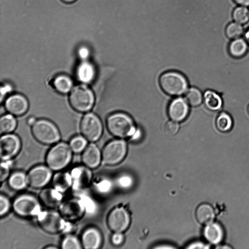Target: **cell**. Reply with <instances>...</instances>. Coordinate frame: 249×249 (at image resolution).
Here are the masks:
<instances>
[{
  "instance_id": "obj_1",
  "label": "cell",
  "mask_w": 249,
  "mask_h": 249,
  "mask_svg": "<svg viewBox=\"0 0 249 249\" xmlns=\"http://www.w3.org/2000/svg\"><path fill=\"white\" fill-rule=\"evenodd\" d=\"M106 125L109 133L119 138L137 139L140 134L131 117L122 112L109 115L107 118Z\"/></svg>"
},
{
  "instance_id": "obj_2",
  "label": "cell",
  "mask_w": 249,
  "mask_h": 249,
  "mask_svg": "<svg viewBox=\"0 0 249 249\" xmlns=\"http://www.w3.org/2000/svg\"><path fill=\"white\" fill-rule=\"evenodd\" d=\"M72 153L69 144L64 142H58L47 152L46 164L52 171H61L71 162Z\"/></svg>"
},
{
  "instance_id": "obj_3",
  "label": "cell",
  "mask_w": 249,
  "mask_h": 249,
  "mask_svg": "<svg viewBox=\"0 0 249 249\" xmlns=\"http://www.w3.org/2000/svg\"><path fill=\"white\" fill-rule=\"evenodd\" d=\"M36 219L40 227L50 234H57L71 229L68 221L58 212L53 210L41 211Z\"/></svg>"
},
{
  "instance_id": "obj_4",
  "label": "cell",
  "mask_w": 249,
  "mask_h": 249,
  "mask_svg": "<svg viewBox=\"0 0 249 249\" xmlns=\"http://www.w3.org/2000/svg\"><path fill=\"white\" fill-rule=\"evenodd\" d=\"M95 96L92 90L86 84L74 87L69 95V102L72 108L79 112H87L93 107Z\"/></svg>"
},
{
  "instance_id": "obj_5",
  "label": "cell",
  "mask_w": 249,
  "mask_h": 249,
  "mask_svg": "<svg viewBox=\"0 0 249 249\" xmlns=\"http://www.w3.org/2000/svg\"><path fill=\"white\" fill-rule=\"evenodd\" d=\"M161 89L167 94L178 97L187 90L188 81L181 73L175 71H167L162 74L159 79Z\"/></svg>"
},
{
  "instance_id": "obj_6",
  "label": "cell",
  "mask_w": 249,
  "mask_h": 249,
  "mask_svg": "<svg viewBox=\"0 0 249 249\" xmlns=\"http://www.w3.org/2000/svg\"><path fill=\"white\" fill-rule=\"evenodd\" d=\"M32 132L36 140L43 144H55L60 139V134L57 127L47 119L36 120L32 126Z\"/></svg>"
},
{
  "instance_id": "obj_7",
  "label": "cell",
  "mask_w": 249,
  "mask_h": 249,
  "mask_svg": "<svg viewBox=\"0 0 249 249\" xmlns=\"http://www.w3.org/2000/svg\"><path fill=\"white\" fill-rule=\"evenodd\" d=\"M39 199L31 194H24L14 200L12 207L15 213L22 217L37 216L42 211Z\"/></svg>"
},
{
  "instance_id": "obj_8",
  "label": "cell",
  "mask_w": 249,
  "mask_h": 249,
  "mask_svg": "<svg viewBox=\"0 0 249 249\" xmlns=\"http://www.w3.org/2000/svg\"><path fill=\"white\" fill-rule=\"evenodd\" d=\"M127 151L126 142L114 140L108 142L102 151V163L112 165L119 163L124 158Z\"/></svg>"
},
{
  "instance_id": "obj_9",
  "label": "cell",
  "mask_w": 249,
  "mask_h": 249,
  "mask_svg": "<svg viewBox=\"0 0 249 249\" xmlns=\"http://www.w3.org/2000/svg\"><path fill=\"white\" fill-rule=\"evenodd\" d=\"M80 128L82 135L89 141H98L103 132V124L99 117L94 113H86L82 118Z\"/></svg>"
},
{
  "instance_id": "obj_10",
  "label": "cell",
  "mask_w": 249,
  "mask_h": 249,
  "mask_svg": "<svg viewBox=\"0 0 249 249\" xmlns=\"http://www.w3.org/2000/svg\"><path fill=\"white\" fill-rule=\"evenodd\" d=\"M58 208V212L68 222L80 219L86 213V205L84 201L78 197L63 201Z\"/></svg>"
},
{
  "instance_id": "obj_11",
  "label": "cell",
  "mask_w": 249,
  "mask_h": 249,
  "mask_svg": "<svg viewBox=\"0 0 249 249\" xmlns=\"http://www.w3.org/2000/svg\"><path fill=\"white\" fill-rule=\"evenodd\" d=\"M52 171L47 165L34 167L26 174L28 185L35 189L44 188L52 180Z\"/></svg>"
},
{
  "instance_id": "obj_12",
  "label": "cell",
  "mask_w": 249,
  "mask_h": 249,
  "mask_svg": "<svg viewBox=\"0 0 249 249\" xmlns=\"http://www.w3.org/2000/svg\"><path fill=\"white\" fill-rule=\"evenodd\" d=\"M20 138L12 133L4 134L0 140V157L1 161L10 160L20 151Z\"/></svg>"
},
{
  "instance_id": "obj_13",
  "label": "cell",
  "mask_w": 249,
  "mask_h": 249,
  "mask_svg": "<svg viewBox=\"0 0 249 249\" xmlns=\"http://www.w3.org/2000/svg\"><path fill=\"white\" fill-rule=\"evenodd\" d=\"M130 218L127 211L123 207H116L108 214L107 224L114 232H122L128 227Z\"/></svg>"
},
{
  "instance_id": "obj_14",
  "label": "cell",
  "mask_w": 249,
  "mask_h": 249,
  "mask_svg": "<svg viewBox=\"0 0 249 249\" xmlns=\"http://www.w3.org/2000/svg\"><path fill=\"white\" fill-rule=\"evenodd\" d=\"M4 106L9 113L15 116H20L28 111L29 102L24 96L20 94H15L6 99Z\"/></svg>"
},
{
  "instance_id": "obj_15",
  "label": "cell",
  "mask_w": 249,
  "mask_h": 249,
  "mask_svg": "<svg viewBox=\"0 0 249 249\" xmlns=\"http://www.w3.org/2000/svg\"><path fill=\"white\" fill-rule=\"evenodd\" d=\"M169 118L176 122L184 121L188 116L189 111L188 103L186 100L177 97L170 103L168 107Z\"/></svg>"
},
{
  "instance_id": "obj_16",
  "label": "cell",
  "mask_w": 249,
  "mask_h": 249,
  "mask_svg": "<svg viewBox=\"0 0 249 249\" xmlns=\"http://www.w3.org/2000/svg\"><path fill=\"white\" fill-rule=\"evenodd\" d=\"M91 169L85 165L79 166L73 168L71 173L72 180V187L79 190L87 187L91 181L92 173Z\"/></svg>"
},
{
  "instance_id": "obj_17",
  "label": "cell",
  "mask_w": 249,
  "mask_h": 249,
  "mask_svg": "<svg viewBox=\"0 0 249 249\" xmlns=\"http://www.w3.org/2000/svg\"><path fill=\"white\" fill-rule=\"evenodd\" d=\"M82 161L84 165L92 169L102 163V152L93 142L88 144L82 152Z\"/></svg>"
},
{
  "instance_id": "obj_18",
  "label": "cell",
  "mask_w": 249,
  "mask_h": 249,
  "mask_svg": "<svg viewBox=\"0 0 249 249\" xmlns=\"http://www.w3.org/2000/svg\"><path fill=\"white\" fill-rule=\"evenodd\" d=\"M62 193L53 187L43 188L39 194L41 204L49 209L58 208L62 201Z\"/></svg>"
},
{
  "instance_id": "obj_19",
  "label": "cell",
  "mask_w": 249,
  "mask_h": 249,
  "mask_svg": "<svg viewBox=\"0 0 249 249\" xmlns=\"http://www.w3.org/2000/svg\"><path fill=\"white\" fill-rule=\"evenodd\" d=\"M81 242L84 249H98L101 246L102 242L101 233L98 229L95 227H89L83 231Z\"/></svg>"
},
{
  "instance_id": "obj_20",
  "label": "cell",
  "mask_w": 249,
  "mask_h": 249,
  "mask_svg": "<svg viewBox=\"0 0 249 249\" xmlns=\"http://www.w3.org/2000/svg\"><path fill=\"white\" fill-rule=\"evenodd\" d=\"M95 69L89 62L83 60L77 66L76 75L77 79L82 84L91 83L95 76Z\"/></svg>"
},
{
  "instance_id": "obj_21",
  "label": "cell",
  "mask_w": 249,
  "mask_h": 249,
  "mask_svg": "<svg viewBox=\"0 0 249 249\" xmlns=\"http://www.w3.org/2000/svg\"><path fill=\"white\" fill-rule=\"evenodd\" d=\"M53 187L61 193L67 192L72 185L70 173L57 171L52 179Z\"/></svg>"
},
{
  "instance_id": "obj_22",
  "label": "cell",
  "mask_w": 249,
  "mask_h": 249,
  "mask_svg": "<svg viewBox=\"0 0 249 249\" xmlns=\"http://www.w3.org/2000/svg\"><path fill=\"white\" fill-rule=\"evenodd\" d=\"M204 235L212 244H217L223 239L224 232L221 226L216 223H210L204 230Z\"/></svg>"
},
{
  "instance_id": "obj_23",
  "label": "cell",
  "mask_w": 249,
  "mask_h": 249,
  "mask_svg": "<svg viewBox=\"0 0 249 249\" xmlns=\"http://www.w3.org/2000/svg\"><path fill=\"white\" fill-rule=\"evenodd\" d=\"M196 216L200 223L207 225L212 222L214 218L215 213L212 206L204 203L200 205L197 208Z\"/></svg>"
},
{
  "instance_id": "obj_24",
  "label": "cell",
  "mask_w": 249,
  "mask_h": 249,
  "mask_svg": "<svg viewBox=\"0 0 249 249\" xmlns=\"http://www.w3.org/2000/svg\"><path fill=\"white\" fill-rule=\"evenodd\" d=\"M54 89L61 94H66L73 88V82L69 76L65 74H59L55 76L53 81Z\"/></svg>"
},
{
  "instance_id": "obj_25",
  "label": "cell",
  "mask_w": 249,
  "mask_h": 249,
  "mask_svg": "<svg viewBox=\"0 0 249 249\" xmlns=\"http://www.w3.org/2000/svg\"><path fill=\"white\" fill-rule=\"evenodd\" d=\"M203 99L205 106L210 110L216 111L222 107V99L214 91L207 90L203 94Z\"/></svg>"
},
{
  "instance_id": "obj_26",
  "label": "cell",
  "mask_w": 249,
  "mask_h": 249,
  "mask_svg": "<svg viewBox=\"0 0 249 249\" xmlns=\"http://www.w3.org/2000/svg\"><path fill=\"white\" fill-rule=\"evenodd\" d=\"M8 185L13 190L20 191L28 185L27 175L22 171H16L11 174L8 178Z\"/></svg>"
},
{
  "instance_id": "obj_27",
  "label": "cell",
  "mask_w": 249,
  "mask_h": 249,
  "mask_svg": "<svg viewBox=\"0 0 249 249\" xmlns=\"http://www.w3.org/2000/svg\"><path fill=\"white\" fill-rule=\"evenodd\" d=\"M247 50V42L241 38L234 39L229 46V53L234 58H240L243 56L246 53Z\"/></svg>"
},
{
  "instance_id": "obj_28",
  "label": "cell",
  "mask_w": 249,
  "mask_h": 249,
  "mask_svg": "<svg viewBox=\"0 0 249 249\" xmlns=\"http://www.w3.org/2000/svg\"><path fill=\"white\" fill-rule=\"evenodd\" d=\"M17 122L15 116L9 113L2 116L0 119V131L1 134L10 133L16 128Z\"/></svg>"
},
{
  "instance_id": "obj_29",
  "label": "cell",
  "mask_w": 249,
  "mask_h": 249,
  "mask_svg": "<svg viewBox=\"0 0 249 249\" xmlns=\"http://www.w3.org/2000/svg\"><path fill=\"white\" fill-rule=\"evenodd\" d=\"M233 121L231 116L227 112L220 113L216 119V126L221 132H227L231 129Z\"/></svg>"
},
{
  "instance_id": "obj_30",
  "label": "cell",
  "mask_w": 249,
  "mask_h": 249,
  "mask_svg": "<svg viewBox=\"0 0 249 249\" xmlns=\"http://www.w3.org/2000/svg\"><path fill=\"white\" fill-rule=\"evenodd\" d=\"M203 95L199 89L196 88L189 89L185 94V100L189 105L196 107L199 106L203 100Z\"/></svg>"
},
{
  "instance_id": "obj_31",
  "label": "cell",
  "mask_w": 249,
  "mask_h": 249,
  "mask_svg": "<svg viewBox=\"0 0 249 249\" xmlns=\"http://www.w3.org/2000/svg\"><path fill=\"white\" fill-rule=\"evenodd\" d=\"M87 140L82 136H76L70 141L69 145L74 153L83 152L87 146Z\"/></svg>"
},
{
  "instance_id": "obj_32",
  "label": "cell",
  "mask_w": 249,
  "mask_h": 249,
  "mask_svg": "<svg viewBox=\"0 0 249 249\" xmlns=\"http://www.w3.org/2000/svg\"><path fill=\"white\" fill-rule=\"evenodd\" d=\"M61 248L63 249H80L83 248L81 242L75 235H67L62 240Z\"/></svg>"
},
{
  "instance_id": "obj_33",
  "label": "cell",
  "mask_w": 249,
  "mask_h": 249,
  "mask_svg": "<svg viewBox=\"0 0 249 249\" xmlns=\"http://www.w3.org/2000/svg\"><path fill=\"white\" fill-rule=\"evenodd\" d=\"M232 17L235 22L241 24H245L249 20V10L246 6L237 7L234 10Z\"/></svg>"
},
{
  "instance_id": "obj_34",
  "label": "cell",
  "mask_w": 249,
  "mask_h": 249,
  "mask_svg": "<svg viewBox=\"0 0 249 249\" xmlns=\"http://www.w3.org/2000/svg\"><path fill=\"white\" fill-rule=\"evenodd\" d=\"M243 32L242 26L236 22L231 23L226 29V35L229 38L232 39L239 38Z\"/></svg>"
},
{
  "instance_id": "obj_35",
  "label": "cell",
  "mask_w": 249,
  "mask_h": 249,
  "mask_svg": "<svg viewBox=\"0 0 249 249\" xmlns=\"http://www.w3.org/2000/svg\"><path fill=\"white\" fill-rule=\"evenodd\" d=\"M11 203L9 199L2 194L0 196V216H5L10 211L11 207Z\"/></svg>"
},
{
  "instance_id": "obj_36",
  "label": "cell",
  "mask_w": 249,
  "mask_h": 249,
  "mask_svg": "<svg viewBox=\"0 0 249 249\" xmlns=\"http://www.w3.org/2000/svg\"><path fill=\"white\" fill-rule=\"evenodd\" d=\"M11 162L10 160L1 161L0 169V181L2 182L10 176Z\"/></svg>"
},
{
  "instance_id": "obj_37",
  "label": "cell",
  "mask_w": 249,
  "mask_h": 249,
  "mask_svg": "<svg viewBox=\"0 0 249 249\" xmlns=\"http://www.w3.org/2000/svg\"><path fill=\"white\" fill-rule=\"evenodd\" d=\"M179 130L178 124L174 121H169L164 126V130L166 134L169 135H174Z\"/></svg>"
},
{
  "instance_id": "obj_38",
  "label": "cell",
  "mask_w": 249,
  "mask_h": 249,
  "mask_svg": "<svg viewBox=\"0 0 249 249\" xmlns=\"http://www.w3.org/2000/svg\"><path fill=\"white\" fill-rule=\"evenodd\" d=\"M118 182L121 187L126 188L131 185L132 180L129 176L125 175L119 178Z\"/></svg>"
},
{
  "instance_id": "obj_39",
  "label": "cell",
  "mask_w": 249,
  "mask_h": 249,
  "mask_svg": "<svg viewBox=\"0 0 249 249\" xmlns=\"http://www.w3.org/2000/svg\"><path fill=\"white\" fill-rule=\"evenodd\" d=\"M124 240L123 235L121 232H115L111 236L112 243L115 246H118L122 244Z\"/></svg>"
},
{
  "instance_id": "obj_40",
  "label": "cell",
  "mask_w": 249,
  "mask_h": 249,
  "mask_svg": "<svg viewBox=\"0 0 249 249\" xmlns=\"http://www.w3.org/2000/svg\"><path fill=\"white\" fill-rule=\"evenodd\" d=\"M89 55V51L86 47H81L78 50V55L83 60H86Z\"/></svg>"
},
{
  "instance_id": "obj_41",
  "label": "cell",
  "mask_w": 249,
  "mask_h": 249,
  "mask_svg": "<svg viewBox=\"0 0 249 249\" xmlns=\"http://www.w3.org/2000/svg\"><path fill=\"white\" fill-rule=\"evenodd\" d=\"M12 90L11 86L10 85H3L1 88V101H2V98L7 93H9Z\"/></svg>"
},
{
  "instance_id": "obj_42",
  "label": "cell",
  "mask_w": 249,
  "mask_h": 249,
  "mask_svg": "<svg viewBox=\"0 0 249 249\" xmlns=\"http://www.w3.org/2000/svg\"><path fill=\"white\" fill-rule=\"evenodd\" d=\"M188 248L189 249H207L208 247L201 242H196L190 245Z\"/></svg>"
},
{
  "instance_id": "obj_43",
  "label": "cell",
  "mask_w": 249,
  "mask_h": 249,
  "mask_svg": "<svg viewBox=\"0 0 249 249\" xmlns=\"http://www.w3.org/2000/svg\"><path fill=\"white\" fill-rule=\"evenodd\" d=\"M238 4L244 6H249V0H234Z\"/></svg>"
},
{
  "instance_id": "obj_44",
  "label": "cell",
  "mask_w": 249,
  "mask_h": 249,
  "mask_svg": "<svg viewBox=\"0 0 249 249\" xmlns=\"http://www.w3.org/2000/svg\"><path fill=\"white\" fill-rule=\"evenodd\" d=\"M36 120L34 117H30L27 119V124L31 126H32L36 122Z\"/></svg>"
},
{
  "instance_id": "obj_45",
  "label": "cell",
  "mask_w": 249,
  "mask_h": 249,
  "mask_svg": "<svg viewBox=\"0 0 249 249\" xmlns=\"http://www.w3.org/2000/svg\"><path fill=\"white\" fill-rule=\"evenodd\" d=\"M245 37L247 42L249 44V29L246 31Z\"/></svg>"
},
{
  "instance_id": "obj_46",
  "label": "cell",
  "mask_w": 249,
  "mask_h": 249,
  "mask_svg": "<svg viewBox=\"0 0 249 249\" xmlns=\"http://www.w3.org/2000/svg\"><path fill=\"white\" fill-rule=\"evenodd\" d=\"M44 249H58V248L55 246H53V245H51V246H46L44 248Z\"/></svg>"
},
{
  "instance_id": "obj_47",
  "label": "cell",
  "mask_w": 249,
  "mask_h": 249,
  "mask_svg": "<svg viewBox=\"0 0 249 249\" xmlns=\"http://www.w3.org/2000/svg\"><path fill=\"white\" fill-rule=\"evenodd\" d=\"M61 0L66 3H71L74 2L76 0Z\"/></svg>"
},
{
  "instance_id": "obj_48",
  "label": "cell",
  "mask_w": 249,
  "mask_h": 249,
  "mask_svg": "<svg viewBox=\"0 0 249 249\" xmlns=\"http://www.w3.org/2000/svg\"><path fill=\"white\" fill-rule=\"evenodd\" d=\"M248 112H249V107H248Z\"/></svg>"
}]
</instances>
